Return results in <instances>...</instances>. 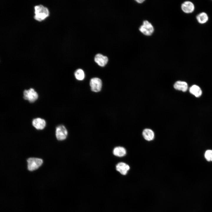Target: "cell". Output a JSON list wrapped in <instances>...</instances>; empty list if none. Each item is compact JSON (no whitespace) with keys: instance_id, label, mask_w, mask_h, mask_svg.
Masks as SVG:
<instances>
[{"instance_id":"cell-10","label":"cell","mask_w":212,"mask_h":212,"mask_svg":"<svg viewBox=\"0 0 212 212\" xmlns=\"http://www.w3.org/2000/svg\"><path fill=\"white\" fill-rule=\"evenodd\" d=\"M116 170L123 175H126L128 171L130 169V166L128 165L123 162H120L117 163L116 166Z\"/></svg>"},{"instance_id":"cell-15","label":"cell","mask_w":212,"mask_h":212,"mask_svg":"<svg viewBox=\"0 0 212 212\" xmlns=\"http://www.w3.org/2000/svg\"><path fill=\"white\" fill-rule=\"evenodd\" d=\"M196 19L198 23L203 24L207 21L208 20V16L206 13L202 12L197 15Z\"/></svg>"},{"instance_id":"cell-1","label":"cell","mask_w":212,"mask_h":212,"mask_svg":"<svg viewBox=\"0 0 212 212\" xmlns=\"http://www.w3.org/2000/svg\"><path fill=\"white\" fill-rule=\"evenodd\" d=\"M34 19L38 21H42L48 17L49 14L48 9L42 5L34 7Z\"/></svg>"},{"instance_id":"cell-4","label":"cell","mask_w":212,"mask_h":212,"mask_svg":"<svg viewBox=\"0 0 212 212\" xmlns=\"http://www.w3.org/2000/svg\"><path fill=\"white\" fill-rule=\"evenodd\" d=\"M23 95L24 98L28 100L30 103L35 102L38 97L37 92L32 88L24 90L23 92Z\"/></svg>"},{"instance_id":"cell-18","label":"cell","mask_w":212,"mask_h":212,"mask_svg":"<svg viewBox=\"0 0 212 212\" xmlns=\"http://www.w3.org/2000/svg\"><path fill=\"white\" fill-rule=\"evenodd\" d=\"M135 1H136L137 3L138 4H142L143 3L144 1H145V0H135Z\"/></svg>"},{"instance_id":"cell-7","label":"cell","mask_w":212,"mask_h":212,"mask_svg":"<svg viewBox=\"0 0 212 212\" xmlns=\"http://www.w3.org/2000/svg\"><path fill=\"white\" fill-rule=\"evenodd\" d=\"M32 125L37 130H42L46 126L45 120L40 118H36L33 119L32 121Z\"/></svg>"},{"instance_id":"cell-8","label":"cell","mask_w":212,"mask_h":212,"mask_svg":"<svg viewBox=\"0 0 212 212\" xmlns=\"http://www.w3.org/2000/svg\"><path fill=\"white\" fill-rule=\"evenodd\" d=\"M182 10L186 13H191L194 10V6L191 1H187L184 2L181 6Z\"/></svg>"},{"instance_id":"cell-11","label":"cell","mask_w":212,"mask_h":212,"mask_svg":"<svg viewBox=\"0 0 212 212\" xmlns=\"http://www.w3.org/2000/svg\"><path fill=\"white\" fill-rule=\"evenodd\" d=\"M174 87L177 90L185 92L187 90L188 88V86L187 83L186 82L181 81H178L176 82L174 84Z\"/></svg>"},{"instance_id":"cell-6","label":"cell","mask_w":212,"mask_h":212,"mask_svg":"<svg viewBox=\"0 0 212 212\" xmlns=\"http://www.w3.org/2000/svg\"><path fill=\"white\" fill-rule=\"evenodd\" d=\"M90 85L91 90L95 92H98L101 90L102 82L101 80L97 77L92 78L90 82Z\"/></svg>"},{"instance_id":"cell-13","label":"cell","mask_w":212,"mask_h":212,"mask_svg":"<svg viewBox=\"0 0 212 212\" xmlns=\"http://www.w3.org/2000/svg\"><path fill=\"white\" fill-rule=\"evenodd\" d=\"M113 153L116 156L122 157L126 155V151L124 148L118 146L116 147L114 149Z\"/></svg>"},{"instance_id":"cell-2","label":"cell","mask_w":212,"mask_h":212,"mask_svg":"<svg viewBox=\"0 0 212 212\" xmlns=\"http://www.w3.org/2000/svg\"><path fill=\"white\" fill-rule=\"evenodd\" d=\"M26 161L27 169L31 171L37 169L43 163L42 159L36 158H29L27 159Z\"/></svg>"},{"instance_id":"cell-12","label":"cell","mask_w":212,"mask_h":212,"mask_svg":"<svg viewBox=\"0 0 212 212\" xmlns=\"http://www.w3.org/2000/svg\"><path fill=\"white\" fill-rule=\"evenodd\" d=\"M143 135L144 139L148 141L153 140L154 137V132L149 129H144L143 132Z\"/></svg>"},{"instance_id":"cell-14","label":"cell","mask_w":212,"mask_h":212,"mask_svg":"<svg viewBox=\"0 0 212 212\" xmlns=\"http://www.w3.org/2000/svg\"><path fill=\"white\" fill-rule=\"evenodd\" d=\"M189 92L196 97H200L202 93L201 88L196 85H194L191 86L189 89Z\"/></svg>"},{"instance_id":"cell-9","label":"cell","mask_w":212,"mask_h":212,"mask_svg":"<svg viewBox=\"0 0 212 212\" xmlns=\"http://www.w3.org/2000/svg\"><path fill=\"white\" fill-rule=\"evenodd\" d=\"M95 62L100 66H105L108 62V58L107 56H104L102 54H98L95 57Z\"/></svg>"},{"instance_id":"cell-17","label":"cell","mask_w":212,"mask_h":212,"mask_svg":"<svg viewBox=\"0 0 212 212\" xmlns=\"http://www.w3.org/2000/svg\"><path fill=\"white\" fill-rule=\"evenodd\" d=\"M204 157L208 161L212 162V150H208L204 153Z\"/></svg>"},{"instance_id":"cell-3","label":"cell","mask_w":212,"mask_h":212,"mask_svg":"<svg viewBox=\"0 0 212 212\" xmlns=\"http://www.w3.org/2000/svg\"><path fill=\"white\" fill-rule=\"evenodd\" d=\"M139 29L142 33L146 36L151 35L154 30L153 25L147 20L143 21L142 24L140 26Z\"/></svg>"},{"instance_id":"cell-16","label":"cell","mask_w":212,"mask_h":212,"mask_svg":"<svg viewBox=\"0 0 212 212\" xmlns=\"http://www.w3.org/2000/svg\"><path fill=\"white\" fill-rule=\"evenodd\" d=\"M74 75L76 79L78 80H82L85 78V74L83 70L79 69L75 71Z\"/></svg>"},{"instance_id":"cell-5","label":"cell","mask_w":212,"mask_h":212,"mask_svg":"<svg viewBox=\"0 0 212 212\" xmlns=\"http://www.w3.org/2000/svg\"><path fill=\"white\" fill-rule=\"evenodd\" d=\"M68 132L65 127L63 125L57 126L56 128L55 135L59 141L65 140L67 136Z\"/></svg>"}]
</instances>
